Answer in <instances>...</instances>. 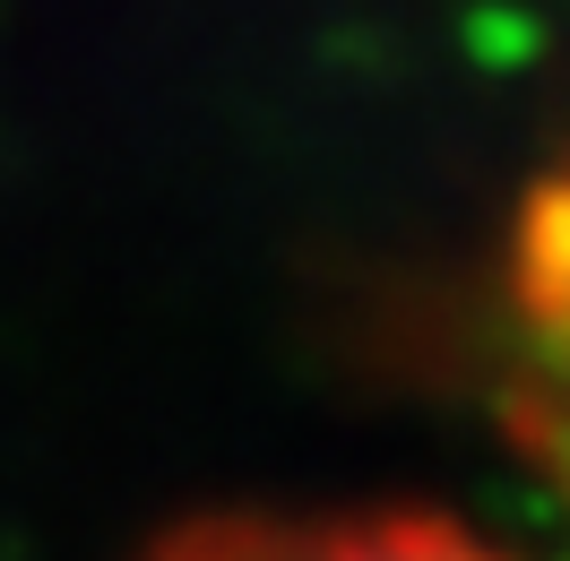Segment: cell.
Returning <instances> with one entry per match:
<instances>
[{"label": "cell", "mask_w": 570, "mask_h": 561, "mask_svg": "<svg viewBox=\"0 0 570 561\" xmlns=\"http://www.w3.org/2000/svg\"><path fill=\"white\" fill-rule=\"evenodd\" d=\"M493 406L570 526V165L528 181L493 277Z\"/></svg>", "instance_id": "cell-1"}, {"label": "cell", "mask_w": 570, "mask_h": 561, "mask_svg": "<svg viewBox=\"0 0 570 561\" xmlns=\"http://www.w3.org/2000/svg\"><path fill=\"white\" fill-rule=\"evenodd\" d=\"M139 561H519L484 526L406 501H268L208 510L156 535Z\"/></svg>", "instance_id": "cell-2"}]
</instances>
